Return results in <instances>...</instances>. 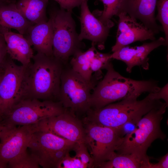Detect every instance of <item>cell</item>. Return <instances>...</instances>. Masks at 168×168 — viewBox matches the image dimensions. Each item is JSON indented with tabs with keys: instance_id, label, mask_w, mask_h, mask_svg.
Instances as JSON below:
<instances>
[{
	"instance_id": "cell-23",
	"label": "cell",
	"mask_w": 168,
	"mask_h": 168,
	"mask_svg": "<svg viewBox=\"0 0 168 168\" xmlns=\"http://www.w3.org/2000/svg\"><path fill=\"white\" fill-rule=\"evenodd\" d=\"M103 4L104 8L99 20L104 25L110 28L114 25L111 19L119 13L121 0H100Z\"/></svg>"
},
{
	"instance_id": "cell-20",
	"label": "cell",
	"mask_w": 168,
	"mask_h": 168,
	"mask_svg": "<svg viewBox=\"0 0 168 168\" xmlns=\"http://www.w3.org/2000/svg\"><path fill=\"white\" fill-rule=\"evenodd\" d=\"M49 0H19L16 6L23 16L34 24L48 21L46 7Z\"/></svg>"
},
{
	"instance_id": "cell-18",
	"label": "cell",
	"mask_w": 168,
	"mask_h": 168,
	"mask_svg": "<svg viewBox=\"0 0 168 168\" xmlns=\"http://www.w3.org/2000/svg\"><path fill=\"white\" fill-rule=\"evenodd\" d=\"M24 37L37 53L54 57L53 27L50 18L46 22L35 24L29 28Z\"/></svg>"
},
{
	"instance_id": "cell-24",
	"label": "cell",
	"mask_w": 168,
	"mask_h": 168,
	"mask_svg": "<svg viewBox=\"0 0 168 168\" xmlns=\"http://www.w3.org/2000/svg\"><path fill=\"white\" fill-rule=\"evenodd\" d=\"M7 168H38L40 165L37 158L26 151L11 161Z\"/></svg>"
},
{
	"instance_id": "cell-2",
	"label": "cell",
	"mask_w": 168,
	"mask_h": 168,
	"mask_svg": "<svg viewBox=\"0 0 168 168\" xmlns=\"http://www.w3.org/2000/svg\"><path fill=\"white\" fill-rule=\"evenodd\" d=\"M105 69L107 70L106 74L92 91L91 109H98L129 97L138 98L143 93L156 92L161 88L154 80H135L122 76L114 70L111 62Z\"/></svg>"
},
{
	"instance_id": "cell-17",
	"label": "cell",
	"mask_w": 168,
	"mask_h": 168,
	"mask_svg": "<svg viewBox=\"0 0 168 168\" xmlns=\"http://www.w3.org/2000/svg\"><path fill=\"white\" fill-rule=\"evenodd\" d=\"M0 32L4 37L10 57L21 63V65H28L34 55L29 41L23 35L13 32L6 27L0 26Z\"/></svg>"
},
{
	"instance_id": "cell-35",
	"label": "cell",
	"mask_w": 168,
	"mask_h": 168,
	"mask_svg": "<svg viewBox=\"0 0 168 168\" xmlns=\"http://www.w3.org/2000/svg\"><path fill=\"white\" fill-rule=\"evenodd\" d=\"M4 72V68L3 66L2 67L0 68V80L2 77Z\"/></svg>"
},
{
	"instance_id": "cell-22",
	"label": "cell",
	"mask_w": 168,
	"mask_h": 168,
	"mask_svg": "<svg viewBox=\"0 0 168 168\" xmlns=\"http://www.w3.org/2000/svg\"><path fill=\"white\" fill-rule=\"evenodd\" d=\"M151 163L135 154H116L110 160L100 164L101 168H149Z\"/></svg>"
},
{
	"instance_id": "cell-11",
	"label": "cell",
	"mask_w": 168,
	"mask_h": 168,
	"mask_svg": "<svg viewBox=\"0 0 168 168\" xmlns=\"http://www.w3.org/2000/svg\"><path fill=\"white\" fill-rule=\"evenodd\" d=\"M26 66L16 64L8 54L0 80V117L18 101Z\"/></svg>"
},
{
	"instance_id": "cell-21",
	"label": "cell",
	"mask_w": 168,
	"mask_h": 168,
	"mask_svg": "<svg viewBox=\"0 0 168 168\" xmlns=\"http://www.w3.org/2000/svg\"><path fill=\"white\" fill-rule=\"evenodd\" d=\"M96 50L95 45L92 43L91 46L86 51L81 50L77 51L72 56L69 65L72 68L88 81L91 82L100 77L96 75L93 77L91 64Z\"/></svg>"
},
{
	"instance_id": "cell-3",
	"label": "cell",
	"mask_w": 168,
	"mask_h": 168,
	"mask_svg": "<svg viewBox=\"0 0 168 168\" xmlns=\"http://www.w3.org/2000/svg\"><path fill=\"white\" fill-rule=\"evenodd\" d=\"M137 98L129 97L98 109H91L86 114L84 122L118 128L127 122L138 121L151 110L164 103L154 99L151 93L142 100Z\"/></svg>"
},
{
	"instance_id": "cell-33",
	"label": "cell",
	"mask_w": 168,
	"mask_h": 168,
	"mask_svg": "<svg viewBox=\"0 0 168 168\" xmlns=\"http://www.w3.org/2000/svg\"><path fill=\"white\" fill-rule=\"evenodd\" d=\"M168 153L162 156L159 162L155 164L150 163L149 168H168Z\"/></svg>"
},
{
	"instance_id": "cell-32",
	"label": "cell",
	"mask_w": 168,
	"mask_h": 168,
	"mask_svg": "<svg viewBox=\"0 0 168 168\" xmlns=\"http://www.w3.org/2000/svg\"><path fill=\"white\" fill-rule=\"evenodd\" d=\"M168 84H166L164 87L160 88V90L156 92H151L153 98L159 100L162 99L168 105Z\"/></svg>"
},
{
	"instance_id": "cell-12",
	"label": "cell",
	"mask_w": 168,
	"mask_h": 168,
	"mask_svg": "<svg viewBox=\"0 0 168 168\" xmlns=\"http://www.w3.org/2000/svg\"><path fill=\"white\" fill-rule=\"evenodd\" d=\"M38 124L40 130L50 132L75 143H85V129L82 123L68 110L44 119Z\"/></svg>"
},
{
	"instance_id": "cell-6",
	"label": "cell",
	"mask_w": 168,
	"mask_h": 168,
	"mask_svg": "<svg viewBox=\"0 0 168 168\" xmlns=\"http://www.w3.org/2000/svg\"><path fill=\"white\" fill-rule=\"evenodd\" d=\"M65 111L59 101L22 99L0 117V125L12 127L36 124L49 117L59 115Z\"/></svg>"
},
{
	"instance_id": "cell-27",
	"label": "cell",
	"mask_w": 168,
	"mask_h": 168,
	"mask_svg": "<svg viewBox=\"0 0 168 168\" xmlns=\"http://www.w3.org/2000/svg\"><path fill=\"white\" fill-rule=\"evenodd\" d=\"M111 54L102 53L96 50L91 64V69L92 72H96L101 71V69H105L112 59L110 57Z\"/></svg>"
},
{
	"instance_id": "cell-7",
	"label": "cell",
	"mask_w": 168,
	"mask_h": 168,
	"mask_svg": "<svg viewBox=\"0 0 168 168\" xmlns=\"http://www.w3.org/2000/svg\"><path fill=\"white\" fill-rule=\"evenodd\" d=\"M71 13L61 8L53 9L49 14L53 27V55L64 65L84 47L79 39Z\"/></svg>"
},
{
	"instance_id": "cell-9",
	"label": "cell",
	"mask_w": 168,
	"mask_h": 168,
	"mask_svg": "<svg viewBox=\"0 0 168 168\" xmlns=\"http://www.w3.org/2000/svg\"><path fill=\"white\" fill-rule=\"evenodd\" d=\"M12 127H2L0 132V168L26 151L34 133L40 130L38 123Z\"/></svg>"
},
{
	"instance_id": "cell-15",
	"label": "cell",
	"mask_w": 168,
	"mask_h": 168,
	"mask_svg": "<svg viewBox=\"0 0 168 168\" xmlns=\"http://www.w3.org/2000/svg\"><path fill=\"white\" fill-rule=\"evenodd\" d=\"M88 0H84L80 6L81 32L78 35L79 40L87 39L92 41L95 45L102 49L108 37L110 27L103 24L91 12L89 8Z\"/></svg>"
},
{
	"instance_id": "cell-29",
	"label": "cell",
	"mask_w": 168,
	"mask_h": 168,
	"mask_svg": "<svg viewBox=\"0 0 168 168\" xmlns=\"http://www.w3.org/2000/svg\"><path fill=\"white\" fill-rule=\"evenodd\" d=\"M59 4L60 8L72 12L75 7L79 6L84 0H54Z\"/></svg>"
},
{
	"instance_id": "cell-16",
	"label": "cell",
	"mask_w": 168,
	"mask_h": 168,
	"mask_svg": "<svg viewBox=\"0 0 168 168\" xmlns=\"http://www.w3.org/2000/svg\"><path fill=\"white\" fill-rule=\"evenodd\" d=\"M157 1L121 0L119 13H126L131 17L139 20L155 34H158L163 29L157 24L155 16Z\"/></svg>"
},
{
	"instance_id": "cell-30",
	"label": "cell",
	"mask_w": 168,
	"mask_h": 168,
	"mask_svg": "<svg viewBox=\"0 0 168 168\" xmlns=\"http://www.w3.org/2000/svg\"><path fill=\"white\" fill-rule=\"evenodd\" d=\"M138 121H130L127 122L120 127L117 128L119 133L122 137H124L133 132L136 128Z\"/></svg>"
},
{
	"instance_id": "cell-1",
	"label": "cell",
	"mask_w": 168,
	"mask_h": 168,
	"mask_svg": "<svg viewBox=\"0 0 168 168\" xmlns=\"http://www.w3.org/2000/svg\"><path fill=\"white\" fill-rule=\"evenodd\" d=\"M32 59L33 62L26 66L18 100L30 98L58 101L64 65L54 57L40 53Z\"/></svg>"
},
{
	"instance_id": "cell-4",
	"label": "cell",
	"mask_w": 168,
	"mask_h": 168,
	"mask_svg": "<svg viewBox=\"0 0 168 168\" xmlns=\"http://www.w3.org/2000/svg\"><path fill=\"white\" fill-rule=\"evenodd\" d=\"M167 106L164 102L143 116L138 121L134 130L124 137L116 151L117 153H133L149 159L146 153L152 143L156 139L163 140L166 138L160 124Z\"/></svg>"
},
{
	"instance_id": "cell-25",
	"label": "cell",
	"mask_w": 168,
	"mask_h": 168,
	"mask_svg": "<svg viewBox=\"0 0 168 168\" xmlns=\"http://www.w3.org/2000/svg\"><path fill=\"white\" fill-rule=\"evenodd\" d=\"M156 6L158 14L156 20L159 21L162 26L166 42H168V0H157Z\"/></svg>"
},
{
	"instance_id": "cell-14",
	"label": "cell",
	"mask_w": 168,
	"mask_h": 168,
	"mask_svg": "<svg viewBox=\"0 0 168 168\" xmlns=\"http://www.w3.org/2000/svg\"><path fill=\"white\" fill-rule=\"evenodd\" d=\"M168 45L165 38L160 37L149 43L141 46L131 47L124 46L114 52L111 58L124 62L127 65L126 71L130 73L134 66H141L145 70L149 69V54L154 49L161 46Z\"/></svg>"
},
{
	"instance_id": "cell-36",
	"label": "cell",
	"mask_w": 168,
	"mask_h": 168,
	"mask_svg": "<svg viewBox=\"0 0 168 168\" xmlns=\"http://www.w3.org/2000/svg\"><path fill=\"white\" fill-rule=\"evenodd\" d=\"M1 128H2V127L0 125V132L1 130Z\"/></svg>"
},
{
	"instance_id": "cell-8",
	"label": "cell",
	"mask_w": 168,
	"mask_h": 168,
	"mask_svg": "<svg viewBox=\"0 0 168 168\" xmlns=\"http://www.w3.org/2000/svg\"><path fill=\"white\" fill-rule=\"evenodd\" d=\"M85 143L90 148L94 160V167L111 159L122 143L124 137L117 128L85 123Z\"/></svg>"
},
{
	"instance_id": "cell-26",
	"label": "cell",
	"mask_w": 168,
	"mask_h": 168,
	"mask_svg": "<svg viewBox=\"0 0 168 168\" xmlns=\"http://www.w3.org/2000/svg\"><path fill=\"white\" fill-rule=\"evenodd\" d=\"M72 150L75 152V156L79 158L86 168H94V160L89 154L85 142L75 143Z\"/></svg>"
},
{
	"instance_id": "cell-34",
	"label": "cell",
	"mask_w": 168,
	"mask_h": 168,
	"mask_svg": "<svg viewBox=\"0 0 168 168\" xmlns=\"http://www.w3.org/2000/svg\"><path fill=\"white\" fill-rule=\"evenodd\" d=\"M16 0H0V4L6 3L16 2Z\"/></svg>"
},
{
	"instance_id": "cell-5",
	"label": "cell",
	"mask_w": 168,
	"mask_h": 168,
	"mask_svg": "<svg viewBox=\"0 0 168 168\" xmlns=\"http://www.w3.org/2000/svg\"><path fill=\"white\" fill-rule=\"evenodd\" d=\"M99 79L88 81L74 71L70 65H64L58 101L66 110L73 115L86 114L91 109V91Z\"/></svg>"
},
{
	"instance_id": "cell-19",
	"label": "cell",
	"mask_w": 168,
	"mask_h": 168,
	"mask_svg": "<svg viewBox=\"0 0 168 168\" xmlns=\"http://www.w3.org/2000/svg\"><path fill=\"white\" fill-rule=\"evenodd\" d=\"M16 2L0 4V26L15 29L19 33L26 35L34 24L23 16L17 9Z\"/></svg>"
},
{
	"instance_id": "cell-31",
	"label": "cell",
	"mask_w": 168,
	"mask_h": 168,
	"mask_svg": "<svg viewBox=\"0 0 168 168\" xmlns=\"http://www.w3.org/2000/svg\"><path fill=\"white\" fill-rule=\"evenodd\" d=\"M7 55V44L3 35L0 32V68L3 67Z\"/></svg>"
},
{
	"instance_id": "cell-13",
	"label": "cell",
	"mask_w": 168,
	"mask_h": 168,
	"mask_svg": "<svg viewBox=\"0 0 168 168\" xmlns=\"http://www.w3.org/2000/svg\"><path fill=\"white\" fill-rule=\"evenodd\" d=\"M118 16L116 42L112 47L113 52L136 41L156 40L155 34L152 31L126 13L121 12Z\"/></svg>"
},
{
	"instance_id": "cell-28",
	"label": "cell",
	"mask_w": 168,
	"mask_h": 168,
	"mask_svg": "<svg viewBox=\"0 0 168 168\" xmlns=\"http://www.w3.org/2000/svg\"><path fill=\"white\" fill-rule=\"evenodd\" d=\"M86 166L78 158L71 157L68 153L59 164L58 168H85Z\"/></svg>"
},
{
	"instance_id": "cell-10",
	"label": "cell",
	"mask_w": 168,
	"mask_h": 168,
	"mask_svg": "<svg viewBox=\"0 0 168 168\" xmlns=\"http://www.w3.org/2000/svg\"><path fill=\"white\" fill-rule=\"evenodd\" d=\"M75 144L50 132L40 130L33 133L27 148L40 166L44 168H56L59 150L73 147Z\"/></svg>"
}]
</instances>
